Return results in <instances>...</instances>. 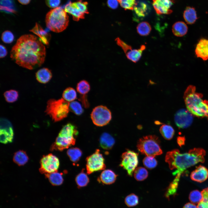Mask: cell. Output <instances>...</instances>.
Returning <instances> with one entry per match:
<instances>
[{
  "label": "cell",
  "instance_id": "38",
  "mask_svg": "<svg viewBox=\"0 0 208 208\" xmlns=\"http://www.w3.org/2000/svg\"><path fill=\"white\" fill-rule=\"evenodd\" d=\"M69 108L72 112L77 115H81L83 112L81 104L77 101H73L70 103Z\"/></svg>",
  "mask_w": 208,
  "mask_h": 208
},
{
  "label": "cell",
  "instance_id": "40",
  "mask_svg": "<svg viewBox=\"0 0 208 208\" xmlns=\"http://www.w3.org/2000/svg\"><path fill=\"white\" fill-rule=\"evenodd\" d=\"M144 165L149 169L155 168L157 164V162L154 157L146 156L143 159Z\"/></svg>",
  "mask_w": 208,
  "mask_h": 208
},
{
  "label": "cell",
  "instance_id": "10",
  "mask_svg": "<svg viewBox=\"0 0 208 208\" xmlns=\"http://www.w3.org/2000/svg\"><path fill=\"white\" fill-rule=\"evenodd\" d=\"M138 163V153L130 150L122 153L120 166L126 170L129 176H132Z\"/></svg>",
  "mask_w": 208,
  "mask_h": 208
},
{
  "label": "cell",
  "instance_id": "7",
  "mask_svg": "<svg viewBox=\"0 0 208 208\" xmlns=\"http://www.w3.org/2000/svg\"><path fill=\"white\" fill-rule=\"evenodd\" d=\"M137 147L138 150L146 156L155 157L161 154L162 151L159 138L155 135H149L140 139Z\"/></svg>",
  "mask_w": 208,
  "mask_h": 208
},
{
  "label": "cell",
  "instance_id": "31",
  "mask_svg": "<svg viewBox=\"0 0 208 208\" xmlns=\"http://www.w3.org/2000/svg\"><path fill=\"white\" fill-rule=\"evenodd\" d=\"M62 96L63 98L65 101L68 102H72L77 99V94L74 88L68 87L63 91Z\"/></svg>",
  "mask_w": 208,
  "mask_h": 208
},
{
  "label": "cell",
  "instance_id": "28",
  "mask_svg": "<svg viewBox=\"0 0 208 208\" xmlns=\"http://www.w3.org/2000/svg\"><path fill=\"white\" fill-rule=\"evenodd\" d=\"M159 131L163 137L166 140L172 139L174 133V131L170 125L166 124L162 125L159 128Z\"/></svg>",
  "mask_w": 208,
  "mask_h": 208
},
{
  "label": "cell",
  "instance_id": "20",
  "mask_svg": "<svg viewBox=\"0 0 208 208\" xmlns=\"http://www.w3.org/2000/svg\"><path fill=\"white\" fill-rule=\"evenodd\" d=\"M115 143L113 137L107 133H103L99 140L100 145L103 149L108 150L112 148Z\"/></svg>",
  "mask_w": 208,
  "mask_h": 208
},
{
  "label": "cell",
  "instance_id": "15",
  "mask_svg": "<svg viewBox=\"0 0 208 208\" xmlns=\"http://www.w3.org/2000/svg\"><path fill=\"white\" fill-rule=\"evenodd\" d=\"M64 10L66 12L71 14L75 21H78L84 18L85 14L82 12L76 2L68 3L65 5Z\"/></svg>",
  "mask_w": 208,
  "mask_h": 208
},
{
  "label": "cell",
  "instance_id": "1",
  "mask_svg": "<svg viewBox=\"0 0 208 208\" xmlns=\"http://www.w3.org/2000/svg\"><path fill=\"white\" fill-rule=\"evenodd\" d=\"M46 53L44 44L37 37L25 34L18 39L12 49L10 56L19 66L32 70L43 63Z\"/></svg>",
  "mask_w": 208,
  "mask_h": 208
},
{
  "label": "cell",
  "instance_id": "6",
  "mask_svg": "<svg viewBox=\"0 0 208 208\" xmlns=\"http://www.w3.org/2000/svg\"><path fill=\"white\" fill-rule=\"evenodd\" d=\"M70 103L63 98L58 100L51 99L47 103L45 112L55 122L60 121L67 116Z\"/></svg>",
  "mask_w": 208,
  "mask_h": 208
},
{
  "label": "cell",
  "instance_id": "39",
  "mask_svg": "<svg viewBox=\"0 0 208 208\" xmlns=\"http://www.w3.org/2000/svg\"><path fill=\"white\" fill-rule=\"evenodd\" d=\"M125 203L129 207H132L137 205L139 203L138 197L133 194H131L125 198Z\"/></svg>",
  "mask_w": 208,
  "mask_h": 208
},
{
  "label": "cell",
  "instance_id": "8",
  "mask_svg": "<svg viewBox=\"0 0 208 208\" xmlns=\"http://www.w3.org/2000/svg\"><path fill=\"white\" fill-rule=\"evenodd\" d=\"M92 121L95 125L102 127L107 125L112 118L111 112L106 107L99 105L94 108L91 114Z\"/></svg>",
  "mask_w": 208,
  "mask_h": 208
},
{
  "label": "cell",
  "instance_id": "47",
  "mask_svg": "<svg viewBox=\"0 0 208 208\" xmlns=\"http://www.w3.org/2000/svg\"><path fill=\"white\" fill-rule=\"evenodd\" d=\"M0 58L5 57L7 55L8 52L5 47L3 45L1 44L0 46Z\"/></svg>",
  "mask_w": 208,
  "mask_h": 208
},
{
  "label": "cell",
  "instance_id": "44",
  "mask_svg": "<svg viewBox=\"0 0 208 208\" xmlns=\"http://www.w3.org/2000/svg\"><path fill=\"white\" fill-rule=\"evenodd\" d=\"M115 40L117 44L122 48L125 53L130 50L132 49L131 46L125 43L119 38H117Z\"/></svg>",
  "mask_w": 208,
  "mask_h": 208
},
{
  "label": "cell",
  "instance_id": "34",
  "mask_svg": "<svg viewBox=\"0 0 208 208\" xmlns=\"http://www.w3.org/2000/svg\"><path fill=\"white\" fill-rule=\"evenodd\" d=\"M148 172L144 168L140 167L136 168L134 172V176L135 179L139 181L145 179L148 177Z\"/></svg>",
  "mask_w": 208,
  "mask_h": 208
},
{
  "label": "cell",
  "instance_id": "27",
  "mask_svg": "<svg viewBox=\"0 0 208 208\" xmlns=\"http://www.w3.org/2000/svg\"><path fill=\"white\" fill-rule=\"evenodd\" d=\"M29 160L28 157L25 151L19 150L16 152L14 155L13 160L18 165L23 166L26 164Z\"/></svg>",
  "mask_w": 208,
  "mask_h": 208
},
{
  "label": "cell",
  "instance_id": "16",
  "mask_svg": "<svg viewBox=\"0 0 208 208\" xmlns=\"http://www.w3.org/2000/svg\"><path fill=\"white\" fill-rule=\"evenodd\" d=\"M190 177L193 181L203 182L208 178V170L205 167L200 165L191 172Z\"/></svg>",
  "mask_w": 208,
  "mask_h": 208
},
{
  "label": "cell",
  "instance_id": "3",
  "mask_svg": "<svg viewBox=\"0 0 208 208\" xmlns=\"http://www.w3.org/2000/svg\"><path fill=\"white\" fill-rule=\"evenodd\" d=\"M202 95L196 92L195 88L189 86L185 90L184 99L187 109L193 115L208 118V101L203 100Z\"/></svg>",
  "mask_w": 208,
  "mask_h": 208
},
{
  "label": "cell",
  "instance_id": "17",
  "mask_svg": "<svg viewBox=\"0 0 208 208\" xmlns=\"http://www.w3.org/2000/svg\"><path fill=\"white\" fill-rule=\"evenodd\" d=\"M30 31L37 35L39 40L44 44L48 45L51 38L50 33L46 30L43 29L37 23Z\"/></svg>",
  "mask_w": 208,
  "mask_h": 208
},
{
  "label": "cell",
  "instance_id": "35",
  "mask_svg": "<svg viewBox=\"0 0 208 208\" xmlns=\"http://www.w3.org/2000/svg\"><path fill=\"white\" fill-rule=\"evenodd\" d=\"M77 91L81 94L86 95L90 90V86L86 81L82 80L80 81L77 84L76 87Z\"/></svg>",
  "mask_w": 208,
  "mask_h": 208
},
{
  "label": "cell",
  "instance_id": "24",
  "mask_svg": "<svg viewBox=\"0 0 208 208\" xmlns=\"http://www.w3.org/2000/svg\"><path fill=\"white\" fill-rule=\"evenodd\" d=\"M146 49V46L142 45L140 48L138 49L130 50L125 54L127 58L129 60L134 63L138 62L140 59L142 52Z\"/></svg>",
  "mask_w": 208,
  "mask_h": 208
},
{
  "label": "cell",
  "instance_id": "4",
  "mask_svg": "<svg viewBox=\"0 0 208 208\" xmlns=\"http://www.w3.org/2000/svg\"><path fill=\"white\" fill-rule=\"evenodd\" d=\"M78 133L75 125L67 123L60 130L55 142L51 146V150L62 151L74 145Z\"/></svg>",
  "mask_w": 208,
  "mask_h": 208
},
{
  "label": "cell",
  "instance_id": "29",
  "mask_svg": "<svg viewBox=\"0 0 208 208\" xmlns=\"http://www.w3.org/2000/svg\"><path fill=\"white\" fill-rule=\"evenodd\" d=\"M67 153L71 161L74 163L77 162L82 155V152L79 148L73 147L69 148Z\"/></svg>",
  "mask_w": 208,
  "mask_h": 208
},
{
  "label": "cell",
  "instance_id": "18",
  "mask_svg": "<svg viewBox=\"0 0 208 208\" xmlns=\"http://www.w3.org/2000/svg\"><path fill=\"white\" fill-rule=\"evenodd\" d=\"M117 175L112 170H105L101 173L98 181L106 185H110L114 183L116 181Z\"/></svg>",
  "mask_w": 208,
  "mask_h": 208
},
{
  "label": "cell",
  "instance_id": "23",
  "mask_svg": "<svg viewBox=\"0 0 208 208\" xmlns=\"http://www.w3.org/2000/svg\"><path fill=\"white\" fill-rule=\"evenodd\" d=\"M172 31L175 36L182 37L187 33L188 27L184 22L181 21H177L173 25Z\"/></svg>",
  "mask_w": 208,
  "mask_h": 208
},
{
  "label": "cell",
  "instance_id": "14",
  "mask_svg": "<svg viewBox=\"0 0 208 208\" xmlns=\"http://www.w3.org/2000/svg\"><path fill=\"white\" fill-rule=\"evenodd\" d=\"M195 53L197 57L204 61L208 60V39L201 38L196 46Z\"/></svg>",
  "mask_w": 208,
  "mask_h": 208
},
{
  "label": "cell",
  "instance_id": "42",
  "mask_svg": "<svg viewBox=\"0 0 208 208\" xmlns=\"http://www.w3.org/2000/svg\"><path fill=\"white\" fill-rule=\"evenodd\" d=\"M121 6L125 10H133L135 0H117Z\"/></svg>",
  "mask_w": 208,
  "mask_h": 208
},
{
  "label": "cell",
  "instance_id": "43",
  "mask_svg": "<svg viewBox=\"0 0 208 208\" xmlns=\"http://www.w3.org/2000/svg\"><path fill=\"white\" fill-rule=\"evenodd\" d=\"M14 36L11 31L6 30L2 34L1 38L2 41L4 43L10 44L14 40Z\"/></svg>",
  "mask_w": 208,
  "mask_h": 208
},
{
  "label": "cell",
  "instance_id": "51",
  "mask_svg": "<svg viewBox=\"0 0 208 208\" xmlns=\"http://www.w3.org/2000/svg\"><path fill=\"white\" fill-rule=\"evenodd\" d=\"M18 1L22 5H27L29 4L31 0H18Z\"/></svg>",
  "mask_w": 208,
  "mask_h": 208
},
{
  "label": "cell",
  "instance_id": "5",
  "mask_svg": "<svg viewBox=\"0 0 208 208\" xmlns=\"http://www.w3.org/2000/svg\"><path fill=\"white\" fill-rule=\"evenodd\" d=\"M69 21L66 12L60 7L51 10L47 13L45 18L47 27L51 31L56 33L65 30L68 25Z\"/></svg>",
  "mask_w": 208,
  "mask_h": 208
},
{
  "label": "cell",
  "instance_id": "50",
  "mask_svg": "<svg viewBox=\"0 0 208 208\" xmlns=\"http://www.w3.org/2000/svg\"><path fill=\"white\" fill-rule=\"evenodd\" d=\"M183 208H197V206L194 203H188L185 205Z\"/></svg>",
  "mask_w": 208,
  "mask_h": 208
},
{
  "label": "cell",
  "instance_id": "49",
  "mask_svg": "<svg viewBox=\"0 0 208 208\" xmlns=\"http://www.w3.org/2000/svg\"><path fill=\"white\" fill-rule=\"evenodd\" d=\"M80 101H81L85 107H88L89 106V104L85 95H83L82 97L81 98Z\"/></svg>",
  "mask_w": 208,
  "mask_h": 208
},
{
  "label": "cell",
  "instance_id": "9",
  "mask_svg": "<svg viewBox=\"0 0 208 208\" xmlns=\"http://www.w3.org/2000/svg\"><path fill=\"white\" fill-rule=\"evenodd\" d=\"M86 161V169L88 174L104 170L106 167L104 159L99 149L88 156Z\"/></svg>",
  "mask_w": 208,
  "mask_h": 208
},
{
  "label": "cell",
  "instance_id": "25",
  "mask_svg": "<svg viewBox=\"0 0 208 208\" xmlns=\"http://www.w3.org/2000/svg\"><path fill=\"white\" fill-rule=\"evenodd\" d=\"M149 7L146 3L141 1L136 2L133 10L137 16L139 17H144L147 14Z\"/></svg>",
  "mask_w": 208,
  "mask_h": 208
},
{
  "label": "cell",
  "instance_id": "2",
  "mask_svg": "<svg viewBox=\"0 0 208 208\" xmlns=\"http://www.w3.org/2000/svg\"><path fill=\"white\" fill-rule=\"evenodd\" d=\"M205 154V151L200 148H194L183 153L175 149L167 153L165 160L170 170L176 169L172 173L175 175L181 174L186 169L199 162L204 163Z\"/></svg>",
  "mask_w": 208,
  "mask_h": 208
},
{
  "label": "cell",
  "instance_id": "46",
  "mask_svg": "<svg viewBox=\"0 0 208 208\" xmlns=\"http://www.w3.org/2000/svg\"><path fill=\"white\" fill-rule=\"evenodd\" d=\"M118 3L117 0H108L107 1L108 7L112 9H115L118 7Z\"/></svg>",
  "mask_w": 208,
  "mask_h": 208
},
{
  "label": "cell",
  "instance_id": "22",
  "mask_svg": "<svg viewBox=\"0 0 208 208\" xmlns=\"http://www.w3.org/2000/svg\"><path fill=\"white\" fill-rule=\"evenodd\" d=\"M183 17L187 24H192L194 23L198 19L195 8L190 6L187 7L183 13Z\"/></svg>",
  "mask_w": 208,
  "mask_h": 208
},
{
  "label": "cell",
  "instance_id": "32",
  "mask_svg": "<svg viewBox=\"0 0 208 208\" xmlns=\"http://www.w3.org/2000/svg\"><path fill=\"white\" fill-rule=\"evenodd\" d=\"M181 174L179 173L177 174L175 179L170 184L166 194V196L167 197H169L170 195L176 193Z\"/></svg>",
  "mask_w": 208,
  "mask_h": 208
},
{
  "label": "cell",
  "instance_id": "12",
  "mask_svg": "<svg viewBox=\"0 0 208 208\" xmlns=\"http://www.w3.org/2000/svg\"><path fill=\"white\" fill-rule=\"evenodd\" d=\"M193 121V115L187 109H181L178 110L174 116V121L179 128L185 129L189 127Z\"/></svg>",
  "mask_w": 208,
  "mask_h": 208
},
{
  "label": "cell",
  "instance_id": "13",
  "mask_svg": "<svg viewBox=\"0 0 208 208\" xmlns=\"http://www.w3.org/2000/svg\"><path fill=\"white\" fill-rule=\"evenodd\" d=\"M174 3V0H153L152 4L157 14H168L172 12L170 8Z\"/></svg>",
  "mask_w": 208,
  "mask_h": 208
},
{
  "label": "cell",
  "instance_id": "33",
  "mask_svg": "<svg viewBox=\"0 0 208 208\" xmlns=\"http://www.w3.org/2000/svg\"><path fill=\"white\" fill-rule=\"evenodd\" d=\"M75 181L79 188L86 186L89 182V179L87 174L82 171L76 177Z\"/></svg>",
  "mask_w": 208,
  "mask_h": 208
},
{
  "label": "cell",
  "instance_id": "48",
  "mask_svg": "<svg viewBox=\"0 0 208 208\" xmlns=\"http://www.w3.org/2000/svg\"><path fill=\"white\" fill-rule=\"evenodd\" d=\"M177 142L178 145L181 147L185 144V138L184 137L178 136L177 138Z\"/></svg>",
  "mask_w": 208,
  "mask_h": 208
},
{
  "label": "cell",
  "instance_id": "37",
  "mask_svg": "<svg viewBox=\"0 0 208 208\" xmlns=\"http://www.w3.org/2000/svg\"><path fill=\"white\" fill-rule=\"evenodd\" d=\"M201 192L202 199L198 203L197 208H208V187L204 189Z\"/></svg>",
  "mask_w": 208,
  "mask_h": 208
},
{
  "label": "cell",
  "instance_id": "26",
  "mask_svg": "<svg viewBox=\"0 0 208 208\" xmlns=\"http://www.w3.org/2000/svg\"><path fill=\"white\" fill-rule=\"evenodd\" d=\"M46 177L48 179L52 185L55 186L61 185L64 180L62 174L57 171L51 173L45 174Z\"/></svg>",
  "mask_w": 208,
  "mask_h": 208
},
{
  "label": "cell",
  "instance_id": "41",
  "mask_svg": "<svg viewBox=\"0 0 208 208\" xmlns=\"http://www.w3.org/2000/svg\"><path fill=\"white\" fill-rule=\"evenodd\" d=\"M201 192L197 190L192 191L190 193L189 198L190 201L193 203H198L202 199Z\"/></svg>",
  "mask_w": 208,
  "mask_h": 208
},
{
  "label": "cell",
  "instance_id": "36",
  "mask_svg": "<svg viewBox=\"0 0 208 208\" xmlns=\"http://www.w3.org/2000/svg\"><path fill=\"white\" fill-rule=\"evenodd\" d=\"M4 96L7 102L12 103L17 100L18 94L16 90H11L5 92L4 93Z\"/></svg>",
  "mask_w": 208,
  "mask_h": 208
},
{
  "label": "cell",
  "instance_id": "19",
  "mask_svg": "<svg viewBox=\"0 0 208 208\" xmlns=\"http://www.w3.org/2000/svg\"><path fill=\"white\" fill-rule=\"evenodd\" d=\"M0 132L1 142L6 144L12 142L13 138L14 133L11 126H9L1 127Z\"/></svg>",
  "mask_w": 208,
  "mask_h": 208
},
{
  "label": "cell",
  "instance_id": "45",
  "mask_svg": "<svg viewBox=\"0 0 208 208\" xmlns=\"http://www.w3.org/2000/svg\"><path fill=\"white\" fill-rule=\"evenodd\" d=\"M46 5L51 8H55L59 6L60 3V0H45Z\"/></svg>",
  "mask_w": 208,
  "mask_h": 208
},
{
  "label": "cell",
  "instance_id": "30",
  "mask_svg": "<svg viewBox=\"0 0 208 208\" xmlns=\"http://www.w3.org/2000/svg\"><path fill=\"white\" fill-rule=\"evenodd\" d=\"M136 29L138 33L143 36L148 35L151 30V26L149 23L146 21L142 22L139 23Z\"/></svg>",
  "mask_w": 208,
  "mask_h": 208
},
{
  "label": "cell",
  "instance_id": "11",
  "mask_svg": "<svg viewBox=\"0 0 208 208\" xmlns=\"http://www.w3.org/2000/svg\"><path fill=\"white\" fill-rule=\"evenodd\" d=\"M40 172L48 174L57 171L60 165L58 158L55 155L49 154L44 156L40 161Z\"/></svg>",
  "mask_w": 208,
  "mask_h": 208
},
{
  "label": "cell",
  "instance_id": "21",
  "mask_svg": "<svg viewBox=\"0 0 208 208\" xmlns=\"http://www.w3.org/2000/svg\"><path fill=\"white\" fill-rule=\"evenodd\" d=\"M37 80L40 83H46L51 79L52 74L51 71L47 68H43L38 70L36 74Z\"/></svg>",
  "mask_w": 208,
  "mask_h": 208
}]
</instances>
